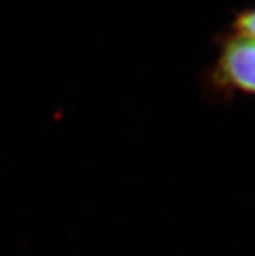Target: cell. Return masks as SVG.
<instances>
[{
  "instance_id": "7a4b0ae2",
  "label": "cell",
  "mask_w": 255,
  "mask_h": 256,
  "mask_svg": "<svg viewBox=\"0 0 255 256\" xmlns=\"http://www.w3.org/2000/svg\"><path fill=\"white\" fill-rule=\"evenodd\" d=\"M232 30L238 32V34H242V35L255 38V7L247 8L238 14L234 20V24H232Z\"/></svg>"
},
{
  "instance_id": "6da1fadb",
  "label": "cell",
  "mask_w": 255,
  "mask_h": 256,
  "mask_svg": "<svg viewBox=\"0 0 255 256\" xmlns=\"http://www.w3.org/2000/svg\"><path fill=\"white\" fill-rule=\"evenodd\" d=\"M210 84L219 91L255 96V38L234 30L224 36L210 68Z\"/></svg>"
}]
</instances>
